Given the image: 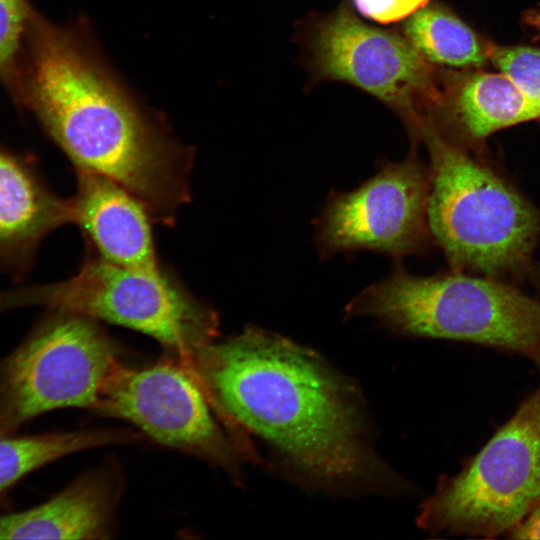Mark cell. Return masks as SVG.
<instances>
[{"label": "cell", "instance_id": "cell-1", "mask_svg": "<svg viewBox=\"0 0 540 540\" xmlns=\"http://www.w3.org/2000/svg\"><path fill=\"white\" fill-rule=\"evenodd\" d=\"M8 92L75 169L115 181L153 220L172 223L188 202V149L119 81L85 24L57 25L34 10Z\"/></svg>", "mask_w": 540, "mask_h": 540}, {"label": "cell", "instance_id": "cell-2", "mask_svg": "<svg viewBox=\"0 0 540 540\" xmlns=\"http://www.w3.org/2000/svg\"><path fill=\"white\" fill-rule=\"evenodd\" d=\"M185 367L231 428L268 442L308 481L340 488L371 472L355 396L312 350L250 326Z\"/></svg>", "mask_w": 540, "mask_h": 540}, {"label": "cell", "instance_id": "cell-3", "mask_svg": "<svg viewBox=\"0 0 540 540\" xmlns=\"http://www.w3.org/2000/svg\"><path fill=\"white\" fill-rule=\"evenodd\" d=\"M393 331L465 341L532 357L540 350V301L487 278L417 276L397 266L345 308Z\"/></svg>", "mask_w": 540, "mask_h": 540}, {"label": "cell", "instance_id": "cell-4", "mask_svg": "<svg viewBox=\"0 0 540 540\" xmlns=\"http://www.w3.org/2000/svg\"><path fill=\"white\" fill-rule=\"evenodd\" d=\"M431 159L428 225L451 266L498 275L524 268L540 234L539 212L425 122Z\"/></svg>", "mask_w": 540, "mask_h": 540}, {"label": "cell", "instance_id": "cell-5", "mask_svg": "<svg viewBox=\"0 0 540 540\" xmlns=\"http://www.w3.org/2000/svg\"><path fill=\"white\" fill-rule=\"evenodd\" d=\"M28 307L128 327L157 340L183 364L218 334L215 312L165 271L120 266L92 249L66 280L0 290V314Z\"/></svg>", "mask_w": 540, "mask_h": 540}, {"label": "cell", "instance_id": "cell-6", "mask_svg": "<svg viewBox=\"0 0 540 540\" xmlns=\"http://www.w3.org/2000/svg\"><path fill=\"white\" fill-rule=\"evenodd\" d=\"M540 503V388L462 469L443 476L422 504L418 525L439 536L494 539Z\"/></svg>", "mask_w": 540, "mask_h": 540}, {"label": "cell", "instance_id": "cell-7", "mask_svg": "<svg viewBox=\"0 0 540 540\" xmlns=\"http://www.w3.org/2000/svg\"><path fill=\"white\" fill-rule=\"evenodd\" d=\"M116 342L98 321L49 311L0 360V430L17 432L34 418L60 408L94 410L122 364Z\"/></svg>", "mask_w": 540, "mask_h": 540}, {"label": "cell", "instance_id": "cell-8", "mask_svg": "<svg viewBox=\"0 0 540 540\" xmlns=\"http://www.w3.org/2000/svg\"><path fill=\"white\" fill-rule=\"evenodd\" d=\"M212 409L197 380L172 358L140 369L121 364L95 411L132 423L162 445L237 472L242 456L249 455L221 428Z\"/></svg>", "mask_w": 540, "mask_h": 540}, {"label": "cell", "instance_id": "cell-9", "mask_svg": "<svg viewBox=\"0 0 540 540\" xmlns=\"http://www.w3.org/2000/svg\"><path fill=\"white\" fill-rule=\"evenodd\" d=\"M430 173L414 155L381 164L355 190L333 192L316 221L322 258L372 250L397 260L423 252L431 238L428 225Z\"/></svg>", "mask_w": 540, "mask_h": 540}, {"label": "cell", "instance_id": "cell-10", "mask_svg": "<svg viewBox=\"0 0 540 540\" xmlns=\"http://www.w3.org/2000/svg\"><path fill=\"white\" fill-rule=\"evenodd\" d=\"M317 72L348 82L401 112L414 134L425 123L417 114L419 100L437 101L428 60L397 34L367 25L346 9L323 21L314 42Z\"/></svg>", "mask_w": 540, "mask_h": 540}, {"label": "cell", "instance_id": "cell-11", "mask_svg": "<svg viewBox=\"0 0 540 540\" xmlns=\"http://www.w3.org/2000/svg\"><path fill=\"white\" fill-rule=\"evenodd\" d=\"M75 171L72 223L82 230L91 249L120 266L162 270L145 206L115 181L89 170Z\"/></svg>", "mask_w": 540, "mask_h": 540}, {"label": "cell", "instance_id": "cell-12", "mask_svg": "<svg viewBox=\"0 0 540 540\" xmlns=\"http://www.w3.org/2000/svg\"><path fill=\"white\" fill-rule=\"evenodd\" d=\"M72 217L71 199L56 195L28 157L0 144V267L24 276L44 238Z\"/></svg>", "mask_w": 540, "mask_h": 540}, {"label": "cell", "instance_id": "cell-13", "mask_svg": "<svg viewBox=\"0 0 540 540\" xmlns=\"http://www.w3.org/2000/svg\"><path fill=\"white\" fill-rule=\"evenodd\" d=\"M122 491L114 467L86 473L51 499L0 515V539H106Z\"/></svg>", "mask_w": 540, "mask_h": 540}, {"label": "cell", "instance_id": "cell-14", "mask_svg": "<svg viewBox=\"0 0 540 540\" xmlns=\"http://www.w3.org/2000/svg\"><path fill=\"white\" fill-rule=\"evenodd\" d=\"M451 104L461 127L475 139L540 119V103L526 95L502 72L465 75L453 89Z\"/></svg>", "mask_w": 540, "mask_h": 540}, {"label": "cell", "instance_id": "cell-15", "mask_svg": "<svg viewBox=\"0 0 540 540\" xmlns=\"http://www.w3.org/2000/svg\"><path fill=\"white\" fill-rule=\"evenodd\" d=\"M130 430H76L18 435L0 430V499L30 473L69 454L89 448L130 443Z\"/></svg>", "mask_w": 540, "mask_h": 540}, {"label": "cell", "instance_id": "cell-16", "mask_svg": "<svg viewBox=\"0 0 540 540\" xmlns=\"http://www.w3.org/2000/svg\"><path fill=\"white\" fill-rule=\"evenodd\" d=\"M407 40L429 61L453 67L483 65L486 44L450 11L424 6L404 25Z\"/></svg>", "mask_w": 540, "mask_h": 540}, {"label": "cell", "instance_id": "cell-17", "mask_svg": "<svg viewBox=\"0 0 540 540\" xmlns=\"http://www.w3.org/2000/svg\"><path fill=\"white\" fill-rule=\"evenodd\" d=\"M33 11L28 0H0V83L7 90L16 76Z\"/></svg>", "mask_w": 540, "mask_h": 540}, {"label": "cell", "instance_id": "cell-18", "mask_svg": "<svg viewBox=\"0 0 540 540\" xmlns=\"http://www.w3.org/2000/svg\"><path fill=\"white\" fill-rule=\"evenodd\" d=\"M488 59L526 95L540 103V49L486 44Z\"/></svg>", "mask_w": 540, "mask_h": 540}, {"label": "cell", "instance_id": "cell-19", "mask_svg": "<svg viewBox=\"0 0 540 540\" xmlns=\"http://www.w3.org/2000/svg\"><path fill=\"white\" fill-rule=\"evenodd\" d=\"M365 17L380 23L397 22L427 5L429 0H352Z\"/></svg>", "mask_w": 540, "mask_h": 540}, {"label": "cell", "instance_id": "cell-20", "mask_svg": "<svg viewBox=\"0 0 540 540\" xmlns=\"http://www.w3.org/2000/svg\"><path fill=\"white\" fill-rule=\"evenodd\" d=\"M505 537L509 539H540V503Z\"/></svg>", "mask_w": 540, "mask_h": 540}, {"label": "cell", "instance_id": "cell-21", "mask_svg": "<svg viewBox=\"0 0 540 540\" xmlns=\"http://www.w3.org/2000/svg\"><path fill=\"white\" fill-rule=\"evenodd\" d=\"M523 20L526 25L533 28L540 35V10H531L526 12Z\"/></svg>", "mask_w": 540, "mask_h": 540}, {"label": "cell", "instance_id": "cell-22", "mask_svg": "<svg viewBox=\"0 0 540 540\" xmlns=\"http://www.w3.org/2000/svg\"><path fill=\"white\" fill-rule=\"evenodd\" d=\"M531 359L533 360V362L537 366L539 374H540V350L535 355H533L531 357Z\"/></svg>", "mask_w": 540, "mask_h": 540}]
</instances>
